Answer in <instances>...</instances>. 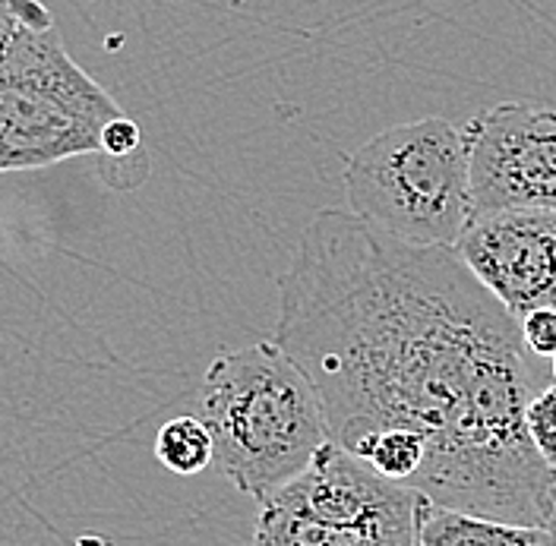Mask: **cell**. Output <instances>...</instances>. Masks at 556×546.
Listing matches in <instances>:
<instances>
[{
  "instance_id": "obj_1",
  "label": "cell",
  "mask_w": 556,
  "mask_h": 546,
  "mask_svg": "<svg viewBox=\"0 0 556 546\" xmlns=\"http://www.w3.org/2000/svg\"><path fill=\"white\" fill-rule=\"evenodd\" d=\"M273 342L311 379L329 440L354 458L408 430L427 443L415 493L556 531V474L525 423L554 379L452 246L389 238L345 208L316 212L278 281Z\"/></svg>"
},
{
  "instance_id": "obj_2",
  "label": "cell",
  "mask_w": 556,
  "mask_h": 546,
  "mask_svg": "<svg viewBox=\"0 0 556 546\" xmlns=\"http://www.w3.org/2000/svg\"><path fill=\"white\" fill-rule=\"evenodd\" d=\"M197 417L212 436V465L256 503L301 478L316 452L332 443L311 379L276 342L218 354L203 379Z\"/></svg>"
},
{
  "instance_id": "obj_3",
  "label": "cell",
  "mask_w": 556,
  "mask_h": 546,
  "mask_svg": "<svg viewBox=\"0 0 556 546\" xmlns=\"http://www.w3.org/2000/svg\"><path fill=\"white\" fill-rule=\"evenodd\" d=\"M348 212L415 246H455L475 218L465 134L420 117L367 139L345 165Z\"/></svg>"
},
{
  "instance_id": "obj_4",
  "label": "cell",
  "mask_w": 556,
  "mask_h": 546,
  "mask_svg": "<svg viewBox=\"0 0 556 546\" xmlns=\"http://www.w3.org/2000/svg\"><path fill=\"white\" fill-rule=\"evenodd\" d=\"M127 111L67 54L51 16L0 45V174L102 158L104 130Z\"/></svg>"
},
{
  "instance_id": "obj_5",
  "label": "cell",
  "mask_w": 556,
  "mask_h": 546,
  "mask_svg": "<svg viewBox=\"0 0 556 546\" xmlns=\"http://www.w3.org/2000/svg\"><path fill=\"white\" fill-rule=\"evenodd\" d=\"M420 493L380 478L342 445L260 503L256 546H417Z\"/></svg>"
},
{
  "instance_id": "obj_6",
  "label": "cell",
  "mask_w": 556,
  "mask_h": 546,
  "mask_svg": "<svg viewBox=\"0 0 556 546\" xmlns=\"http://www.w3.org/2000/svg\"><path fill=\"white\" fill-rule=\"evenodd\" d=\"M462 134L475 212H556V107L493 104Z\"/></svg>"
},
{
  "instance_id": "obj_7",
  "label": "cell",
  "mask_w": 556,
  "mask_h": 546,
  "mask_svg": "<svg viewBox=\"0 0 556 546\" xmlns=\"http://www.w3.org/2000/svg\"><path fill=\"white\" fill-rule=\"evenodd\" d=\"M452 250L516 319L556 307V212H475Z\"/></svg>"
},
{
  "instance_id": "obj_8",
  "label": "cell",
  "mask_w": 556,
  "mask_h": 546,
  "mask_svg": "<svg viewBox=\"0 0 556 546\" xmlns=\"http://www.w3.org/2000/svg\"><path fill=\"white\" fill-rule=\"evenodd\" d=\"M417 546H556V531L509 524L417 499Z\"/></svg>"
},
{
  "instance_id": "obj_9",
  "label": "cell",
  "mask_w": 556,
  "mask_h": 546,
  "mask_svg": "<svg viewBox=\"0 0 556 546\" xmlns=\"http://www.w3.org/2000/svg\"><path fill=\"white\" fill-rule=\"evenodd\" d=\"M155 458L180 478L200 474L215 461V448L200 417H174L155 436Z\"/></svg>"
},
{
  "instance_id": "obj_10",
  "label": "cell",
  "mask_w": 556,
  "mask_h": 546,
  "mask_svg": "<svg viewBox=\"0 0 556 546\" xmlns=\"http://www.w3.org/2000/svg\"><path fill=\"white\" fill-rule=\"evenodd\" d=\"M528 423V436L538 448L541 461L556 474V385L551 382L547 389H541L525 414Z\"/></svg>"
},
{
  "instance_id": "obj_11",
  "label": "cell",
  "mask_w": 556,
  "mask_h": 546,
  "mask_svg": "<svg viewBox=\"0 0 556 546\" xmlns=\"http://www.w3.org/2000/svg\"><path fill=\"white\" fill-rule=\"evenodd\" d=\"M521 342L541 360V357H556V307L531 309L519 319Z\"/></svg>"
},
{
  "instance_id": "obj_12",
  "label": "cell",
  "mask_w": 556,
  "mask_h": 546,
  "mask_svg": "<svg viewBox=\"0 0 556 546\" xmlns=\"http://www.w3.org/2000/svg\"><path fill=\"white\" fill-rule=\"evenodd\" d=\"M41 16H51L48 7H41V0H0V45L23 23H33Z\"/></svg>"
},
{
  "instance_id": "obj_13",
  "label": "cell",
  "mask_w": 556,
  "mask_h": 546,
  "mask_svg": "<svg viewBox=\"0 0 556 546\" xmlns=\"http://www.w3.org/2000/svg\"><path fill=\"white\" fill-rule=\"evenodd\" d=\"M551 379H554V385H556V357H554V367H551Z\"/></svg>"
}]
</instances>
